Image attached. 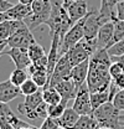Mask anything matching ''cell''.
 <instances>
[{
	"mask_svg": "<svg viewBox=\"0 0 124 129\" xmlns=\"http://www.w3.org/2000/svg\"><path fill=\"white\" fill-rule=\"evenodd\" d=\"M112 60L107 48H97L89 57V70L87 76V87L91 93L107 91L112 83L109 66Z\"/></svg>",
	"mask_w": 124,
	"mask_h": 129,
	"instance_id": "1",
	"label": "cell"
},
{
	"mask_svg": "<svg viewBox=\"0 0 124 129\" xmlns=\"http://www.w3.org/2000/svg\"><path fill=\"white\" fill-rule=\"evenodd\" d=\"M32 13L24 21L31 31L39 27L42 24H46L52 13V1L51 0H34L31 4Z\"/></svg>",
	"mask_w": 124,
	"mask_h": 129,
	"instance_id": "2",
	"label": "cell"
},
{
	"mask_svg": "<svg viewBox=\"0 0 124 129\" xmlns=\"http://www.w3.org/2000/svg\"><path fill=\"white\" fill-rule=\"evenodd\" d=\"M97 48H98L97 39L89 40V39L83 37L79 42H77L73 47L70 48L66 52V56L68 57L72 66H76L84 60H88Z\"/></svg>",
	"mask_w": 124,
	"mask_h": 129,
	"instance_id": "3",
	"label": "cell"
},
{
	"mask_svg": "<svg viewBox=\"0 0 124 129\" xmlns=\"http://www.w3.org/2000/svg\"><path fill=\"white\" fill-rule=\"evenodd\" d=\"M112 21L108 17L103 16L99 13V9H92L89 10V13L87 14L84 19V25H83V31H84V37L86 39H97L98 31L101 29L102 25H104L106 22Z\"/></svg>",
	"mask_w": 124,
	"mask_h": 129,
	"instance_id": "4",
	"label": "cell"
},
{
	"mask_svg": "<svg viewBox=\"0 0 124 129\" xmlns=\"http://www.w3.org/2000/svg\"><path fill=\"white\" fill-rule=\"evenodd\" d=\"M86 16L83 19H81L79 21L75 22L72 25V27L66 32V35L63 36V39L61 40V44H60V57H61L62 55H65L70 48H72L77 42H79L84 37L83 25H84Z\"/></svg>",
	"mask_w": 124,
	"mask_h": 129,
	"instance_id": "5",
	"label": "cell"
},
{
	"mask_svg": "<svg viewBox=\"0 0 124 129\" xmlns=\"http://www.w3.org/2000/svg\"><path fill=\"white\" fill-rule=\"evenodd\" d=\"M72 68L73 66L71 64L68 57L65 55H62L61 57L58 58L57 63L53 68V72L52 75L50 76V80H48V87H55L57 83H60L61 81L65 80H70L71 78V72H72ZM47 87V88H48Z\"/></svg>",
	"mask_w": 124,
	"mask_h": 129,
	"instance_id": "6",
	"label": "cell"
},
{
	"mask_svg": "<svg viewBox=\"0 0 124 129\" xmlns=\"http://www.w3.org/2000/svg\"><path fill=\"white\" fill-rule=\"evenodd\" d=\"M72 108L79 114H92L93 108L91 103V92L87 87V83H83L77 89V94L75 97V102Z\"/></svg>",
	"mask_w": 124,
	"mask_h": 129,
	"instance_id": "7",
	"label": "cell"
},
{
	"mask_svg": "<svg viewBox=\"0 0 124 129\" xmlns=\"http://www.w3.org/2000/svg\"><path fill=\"white\" fill-rule=\"evenodd\" d=\"M35 37L32 35L31 30L24 25L19 30H16L9 39H8V47H19V48H29L34 44Z\"/></svg>",
	"mask_w": 124,
	"mask_h": 129,
	"instance_id": "8",
	"label": "cell"
},
{
	"mask_svg": "<svg viewBox=\"0 0 124 129\" xmlns=\"http://www.w3.org/2000/svg\"><path fill=\"white\" fill-rule=\"evenodd\" d=\"M4 55L9 56L11 58V61L14 62L16 68H21V70H27L29 66L32 62L30 60L27 48H19V47H11L10 50H6L3 52Z\"/></svg>",
	"mask_w": 124,
	"mask_h": 129,
	"instance_id": "9",
	"label": "cell"
},
{
	"mask_svg": "<svg viewBox=\"0 0 124 129\" xmlns=\"http://www.w3.org/2000/svg\"><path fill=\"white\" fill-rule=\"evenodd\" d=\"M42 102H44V97H42V88H41V89H39V91H37L36 93H34V94L25 96L24 102L17 106V112L26 118V117H27L31 112H34Z\"/></svg>",
	"mask_w": 124,
	"mask_h": 129,
	"instance_id": "10",
	"label": "cell"
},
{
	"mask_svg": "<svg viewBox=\"0 0 124 129\" xmlns=\"http://www.w3.org/2000/svg\"><path fill=\"white\" fill-rule=\"evenodd\" d=\"M113 34H114V24L113 20L106 22L101 26L97 35V44L98 48H107L108 50L113 45Z\"/></svg>",
	"mask_w": 124,
	"mask_h": 129,
	"instance_id": "11",
	"label": "cell"
},
{
	"mask_svg": "<svg viewBox=\"0 0 124 129\" xmlns=\"http://www.w3.org/2000/svg\"><path fill=\"white\" fill-rule=\"evenodd\" d=\"M29 73H30L31 78L35 81V83L40 87V88H47L48 87V71H47V66H37V64L31 63L27 68Z\"/></svg>",
	"mask_w": 124,
	"mask_h": 129,
	"instance_id": "12",
	"label": "cell"
},
{
	"mask_svg": "<svg viewBox=\"0 0 124 129\" xmlns=\"http://www.w3.org/2000/svg\"><path fill=\"white\" fill-rule=\"evenodd\" d=\"M66 10H67L68 16H70V19H71V21L73 24L79 21L81 19H83L89 13L86 0H76V1H73L72 4H70L66 8Z\"/></svg>",
	"mask_w": 124,
	"mask_h": 129,
	"instance_id": "13",
	"label": "cell"
},
{
	"mask_svg": "<svg viewBox=\"0 0 124 129\" xmlns=\"http://www.w3.org/2000/svg\"><path fill=\"white\" fill-rule=\"evenodd\" d=\"M55 88L58 91V93L61 94V98L63 103H68V101L71 99H75V97L77 94V86L75 84V82L71 80H65V81H61L60 83H57L55 86Z\"/></svg>",
	"mask_w": 124,
	"mask_h": 129,
	"instance_id": "14",
	"label": "cell"
},
{
	"mask_svg": "<svg viewBox=\"0 0 124 129\" xmlns=\"http://www.w3.org/2000/svg\"><path fill=\"white\" fill-rule=\"evenodd\" d=\"M19 96H21L20 87H16L15 84H13L10 80L0 82V102L9 103Z\"/></svg>",
	"mask_w": 124,
	"mask_h": 129,
	"instance_id": "15",
	"label": "cell"
},
{
	"mask_svg": "<svg viewBox=\"0 0 124 129\" xmlns=\"http://www.w3.org/2000/svg\"><path fill=\"white\" fill-rule=\"evenodd\" d=\"M88 70H89V58L73 66L72 72H71V80L75 82L77 88H79L83 83H86L87 76H88Z\"/></svg>",
	"mask_w": 124,
	"mask_h": 129,
	"instance_id": "16",
	"label": "cell"
},
{
	"mask_svg": "<svg viewBox=\"0 0 124 129\" xmlns=\"http://www.w3.org/2000/svg\"><path fill=\"white\" fill-rule=\"evenodd\" d=\"M32 13L31 5H25V4H16L13 5L6 13H4V15L6 17V20H25L27 16Z\"/></svg>",
	"mask_w": 124,
	"mask_h": 129,
	"instance_id": "17",
	"label": "cell"
},
{
	"mask_svg": "<svg viewBox=\"0 0 124 129\" xmlns=\"http://www.w3.org/2000/svg\"><path fill=\"white\" fill-rule=\"evenodd\" d=\"M24 25L26 24L22 20H4L0 22V40H8L16 30Z\"/></svg>",
	"mask_w": 124,
	"mask_h": 129,
	"instance_id": "18",
	"label": "cell"
},
{
	"mask_svg": "<svg viewBox=\"0 0 124 129\" xmlns=\"http://www.w3.org/2000/svg\"><path fill=\"white\" fill-rule=\"evenodd\" d=\"M29 56L31 62L37 66H47V55L45 53V50L41 45L37 42H34L30 47L27 48Z\"/></svg>",
	"mask_w": 124,
	"mask_h": 129,
	"instance_id": "19",
	"label": "cell"
},
{
	"mask_svg": "<svg viewBox=\"0 0 124 129\" xmlns=\"http://www.w3.org/2000/svg\"><path fill=\"white\" fill-rule=\"evenodd\" d=\"M78 118H79V114H78L73 108H66L65 112L60 118H57V123L61 128H66V129H71L75 127V124L77 123Z\"/></svg>",
	"mask_w": 124,
	"mask_h": 129,
	"instance_id": "20",
	"label": "cell"
},
{
	"mask_svg": "<svg viewBox=\"0 0 124 129\" xmlns=\"http://www.w3.org/2000/svg\"><path fill=\"white\" fill-rule=\"evenodd\" d=\"M71 129H98V122L93 117V114L79 115L77 123Z\"/></svg>",
	"mask_w": 124,
	"mask_h": 129,
	"instance_id": "21",
	"label": "cell"
},
{
	"mask_svg": "<svg viewBox=\"0 0 124 129\" xmlns=\"http://www.w3.org/2000/svg\"><path fill=\"white\" fill-rule=\"evenodd\" d=\"M42 97H44V102H46L47 104H57L62 101L61 94L58 93V91L55 87H48L42 89Z\"/></svg>",
	"mask_w": 124,
	"mask_h": 129,
	"instance_id": "22",
	"label": "cell"
},
{
	"mask_svg": "<svg viewBox=\"0 0 124 129\" xmlns=\"http://www.w3.org/2000/svg\"><path fill=\"white\" fill-rule=\"evenodd\" d=\"M48 104H47L46 102H42L34 112H31L27 117H26V119H29V120H32V122H39V120H44L46 117H48Z\"/></svg>",
	"mask_w": 124,
	"mask_h": 129,
	"instance_id": "23",
	"label": "cell"
},
{
	"mask_svg": "<svg viewBox=\"0 0 124 129\" xmlns=\"http://www.w3.org/2000/svg\"><path fill=\"white\" fill-rule=\"evenodd\" d=\"M110 102L109 101V91H102V92H94L91 93V103H92L93 111L97 109L98 107H101L102 104Z\"/></svg>",
	"mask_w": 124,
	"mask_h": 129,
	"instance_id": "24",
	"label": "cell"
},
{
	"mask_svg": "<svg viewBox=\"0 0 124 129\" xmlns=\"http://www.w3.org/2000/svg\"><path fill=\"white\" fill-rule=\"evenodd\" d=\"M113 24H114V34H113V45H114L115 42L124 39V20H120L117 16H114Z\"/></svg>",
	"mask_w": 124,
	"mask_h": 129,
	"instance_id": "25",
	"label": "cell"
},
{
	"mask_svg": "<svg viewBox=\"0 0 124 129\" xmlns=\"http://www.w3.org/2000/svg\"><path fill=\"white\" fill-rule=\"evenodd\" d=\"M27 78H29V76H27L26 70L15 68V70L11 72V75H10V78H9V80L11 81V83H13V84H15L16 87H20V86L27 80Z\"/></svg>",
	"mask_w": 124,
	"mask_h": 129,
	"instance_id": "26",
	"label": "cell"
},
{
	"mask_svg": "<svg viewBox=\"0 0 124 129\" xmlns=\"http://www.w3.org/2000/svg\"><path fill=\"white\" fill-rule=\"evenodd\" d=\"M39 89H41L36 83H35V81L32 80V78H27V80L25 81L21 86H20V91H21V94H24V96H29V94H34V93H36Z\"/></svg>",
	"mask_w": 124,
	"mask_h": 129,
	"instance_id": "27",
	"label": "cell"
},
{
	"mask_svg": "<svg viewBox=\"0 0 124 129\" xmlns=\"http://www.w3.org/2000/svg\"><path fill=\"white\" fill-rule=\"evenodd\" d=\"M66 108H67V104L63 103V102H60L57 104H48V109H47L48 111V117L57 119L63 114Z\"/></svg>",
	"mask_w": 124,
	"mask_h": 129,
	"instance_id": "28",
	"label": "cell"
},
{
	"mask_svg": "<svg viewBox=\"0 0 124 129\" xmlns=\"http://www.w3.org/2000/svg\"><path fill=\"white\" fill-rule=\"evenodd\" d=\"M109 53V56H120V55H124V39L115 42L113 46L107 50Z\"/></svg>",
	"mask_w": 124,
	"mask_h": 129,
	"instance_id": "29",
	"label": "cell"
},
{
	"mask_svg": "<svg viewBox=\"0 0 124 129\" xmlns=\"http://www.w3.org/2000/svg\"><path fill=\"white\" fill-rule=\"evenodd\" d=\"M112 103L114 104V107L119 112H124V89H119L117 92V94L114 96Z\"/></svg>",
	"mask_w": 124,
	"mask_h": 129,
	"instance_id": "30",
	"label": "cell"
},
{
	"mask_svg": "<svg viewBox=\"0 0 124 129\" xmlns=\"http://www.w3.org/2000/svg\"><path fill=\"white\" fill-rule=\"evenodd\" d=\"M39 128L40 129H58L60 125H58V123H57V120H56L55 118L46 117V118L42 120V123H41V125H40Z\"/></svg>",
	"mask_w": 124,
	"mask_h": 129,
	"instance_id": "31",
	"label": "cell"
},
{
	"mask_svg": "<svg viewBox=\"0 0 124 129\" xmlns=\"http://www.w3.org/2000/svg\"><path fill=\"white\" fill-rule=\"evenodd\" d=\"M109 73H110L112 78H115V77H118L119 75L124 73L123 66H122L120 63H118V62H112V64L109 66Z\"/></svg>",
	"mask_w": 124,
	"mask_h": 129,
	"instance_id": "32",
	"label": "cell"
},
{
	"mask_svg": "<svg viewBox=\"0 0 124 129\" xmlns=\"http://www.w3.org/2000/svg\"><path fill=\"white\" fill-rule=\"evenodd\" d=\"M115 16L120 20H124V0H120L115 5Z\"/></svg>",
	"mask_w": 124,
	"mask_h": 129,
	"instance_id": "33",
	"label": "cell"
},
{
	"mask_svg": "<svg viewBox=\"0 0 124 129\" xmlns=\"http://www.w3.org/2000/svg\"><path fill=\"white\" fill-rule=\"evenodd\" d=\"M14 4H11L9 0H0V14L6 13Z\"/></svg>",
	"mask_w": 124,
	"mask_h": 129,
	"instance_id": "34",
	"label": "cell"
},
{
	"mask_svg": "<svg viewBox=\"0 0 124 129\" xmlns=\"http://www.w3.org/2000/svg\"><path fill=\"white\" fill-rule=\"evenodd\" d=\"M10 112H11V109H10V107L8 106V103H3V102H0V117L5 118Z\"/></svg>",
	"mask_w": 124,
	"mask_h": 129,
	"instance_id": "35",
	"label": "cell"
},
{
	"mask_svg": "<svg viewBox=\"0 0 124 129\" xmlns=\"http://www.w3.org/2000/svg\"><path fill=\"white\" fill-rule=\"evenodd\" d=\"M113 82L115 83V86L119 88V89H124V73L122 75H119L118 77H115V78H112Z\"/></svg>",
	"mask_w": 124,
	"mask_h": 129,
	"instance_id": "36",
	"label": "cell"
},
{
	"mask_svg": "<svg viewBox=\"0 0 124 129\" xmlns=\"http://www.w3.org/2000/svg\"><path fill=\"white\" fill-rule=\"evenodd\" d=\"M0 129H15L6 119H4L3 117H0Z\"/></svg>",
	"mask_w": 124,
	"mask_h": 129,
	"instance_id": "37",
	"label": "cell"
},
{
	"mask_svg": "<svg viewBox=\"0 0 124 129\" xmlns=\"http://www.w3.org/2000/svg\"><path fill=\"white\" fill-rule=\"evenodd\" d=\"M119 1H120V0H107V5L109 6V9L114 10V9H115V5H117Z\"/></svg>",
	"mask_w": 124,
	"mask_h": 129,
	"instance_id": "38",
	"label": "cell"
},
{
	"mask_svg": "<svg viewBox=\"0 0 124 129\" xmlns=\"http://www.w3.org/2000/svg\"><path fill=\"white\" fill-rule=\"evenodd\" d=\"M19 3L25 4V5H31V4L34 3V0H19Z\"/></svg>",
	"mask_w": 124,
	"mask_h": 129,
	"instance_id": "39",
	"label": "cell"
},
{
	"mask_svg": "<svg viewBox=\"0 0 124 129\" xmlns=\"http://www.w3.org/2000/svg\"><path fill=\"white\" fill-rule=\"evenodd\" d=\"M73 1H76V0H63V8H67L70 4H72Z\"/></svg>",
	"mask_w": 124,
	"mask_h": 129,
	"instance_id": "40",
	"label": "cell"
},
{
	"mask_svg": "<svg viewBox=\"0 0 124 129\" xmlns=\"http://www.w3.org/2000/svg\"><path fill=\"white\" fill-rule=\"evenodd\" d=\"M20 129H40V128H37L35 125H29V127H24V128H20Z\"/></svg>",
	"mask_w": 124,
	"mask_h": 129,
	"instance_id": "41",
	"label": "cell"
},
{
	"mask_svg": "<svg viewBox=\"0 0 124 129\" xmlns=\"http://www.w3.org/2000/svg\"><path fill=\"white\" fill-rule=\"evenodd\" d=\"M4 20H6V17H5V15H4V14H0V22H3Z\"/></svg>",
	"mask_w": 124,
	"mask_h": 129,
	"instance_id": "42",
	"label": "cell"
},
{
	"mask_svg": "<svg viewBox=\"0 0 124 129\" xmlns=\"http://www.w3.org/2000/svg\"><path fill=\"white\" fill-rule=\"evenodd\" d=\"M119 120H120V123H123L124 122V114L123 115H119Z\"/></svg>",
	"mask_w": 124,
	"mask_h": 129,
	"instance_id": "43",
	"label": "cell"
},
{
	"mask_svg": "<svg viewBox=\"0 0 124 129\" xmlns=\"http://www.w3.org/2000/svg\"><path fill=\"white\" fill-rule=\"evenodd\" d=\"M1 56H4V53H3V52H0V57H1Z\"/></svg>",
	"mask_w": 124,
	"mask_h": 129,
	"instance_id": "44",
	"label": "cell"
},
{
	"mask_svg": "<svg viewBox=\"0 0 124 129\" xmlns=\"http://www.w3.org/2000/svg\"><path fill=\"white\" fill-rule=\"evenodd\" d=\"M99 129H109V128H99Z\"/></svg>",
	"mask_w": 124,
	"mask_h": 129,
	"instance_id": "45",
	"label": "cell"
},
{
	"mask_svg": "<svg viewBox=\"0 0 124 129\" xmlns=\"http://www.w3.org/2000/svg\"><path fill=\"white\" fill-rule=\"evenodd\" d=\"M58 129H66V128H61V127H60V128H58Z\"/></svg>",
	"mask_w": 124,
	"mask_h": 129,
	"instance_id": "46",
	"label": "cell"
},
{
	"mask_svg": "<svg viewBox=\"0 0 124 129\" xmlns=\"http://www.w3.org/2000/svg\"><path fill=\"white\" fill-rule=\"evenodd\" d=\"M122 124H124V122H123V123H122Z\"/></svg>",
	"mask_w": 124,
	"mask_h": 129,
	"instance_id": "47",
	"label": "cell"
}]
</instances>
